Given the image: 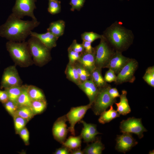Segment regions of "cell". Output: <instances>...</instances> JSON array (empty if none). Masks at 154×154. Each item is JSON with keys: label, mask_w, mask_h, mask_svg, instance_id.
I'll return each mask as SVG.
<instances>
[{"label": "cell", "mask_w": 154, "mask_h": 154, "mask_svg": "<svg viewBox=\"0 0 154 154\" xmlns=\"http://www.w3.org/2000/svg\"><path fill=\"white\" fill-rule=\"evenodd\" d=\"M40 23L37 20H23L12 13L0 29V35L9 41H25L32 31Z\"/></svg>", "instance_id": "obj_1"}, {"label": "cell", "mask_w": 154, "mask_h": 154, "mask_svg": "<svg viewBox=\"0 0 154 154\" xmlns=\"http://www.w3.org/2000/svg\"><path fill=\"white\" fill-rule=\"evenodd\" d=\"M103 35L115 51L121 52L128 49L134 38L132 31L117 21L107 28Z\"/></svg>", "instance_id": "obj_2"}, {"label": "cell", "mask_w": 154, "mask_h": 154, "mask_svg": "<svg viewBox=\"0 0 154 154\" xmlns=\"http://www.w3.org/2000/svg\"><path fill=\"white\" fill-rule=\"evenodd\" d=\"M6 47L12 59L17 64L26 67L32 63L27 42L9 41L7 43Z\"/></svg>", "instance_id": "obj_3"}, {"label": "cell", "mask_w": 154, "mask_h": 154, "mask_svg": "<svg viewBox=\"0 0 154 154\" xmlns=\"http://www.w3.org/2000/svg\"><path fill=\"white\" fill-rule=\"evenodd\" d=\"M27 43L30 54L36 63L41 65L49 59L50 49L37 38L31 36Z\"/></svg>", "instance_id": "obj_4"}, {"label": "cell", "mask_w": 154, "mask_h": 154, "mask_svg": "<svg viewBox=\"0 0 154 154\" xmlns=\"http://www.w3.org/2000/svg\"><path fill=\"white\" fill-rule=\"evenodd\" d=\"M111 46L104 37L101 39L99 44L95 48L96 68L101 69L106 68L115 52Z\"/></svg>", "instance_id": "obj_5"}, {"label": "cell", "mask_w": 154, "mask_h": 154, "mask_svg": "<svg viewBox=\"0 0 154 154\" xmlns=\"http://www.w3.org/2000/svg\"><path fill=\"white\" fill-rule=\"evenodd\" d=\"M110 86L107 85L99 89V92L92 104V109L96 115H99L110 106L116 102V99L112 98L109 95L108 90Z\"/></svg>", "instance_id": "obj_6"}, {"label": "cell", "mask_w": 154, "mask_h": 154, "mask_svg": "<svg viewBox=\"0 0 154 154\" xmlns=\"http://www.w3.org/2000/svg\"><path fill=\"white\" fill-rule=\"evenodd\" d=\"M36 1V0H16L12 13L21 19L28 16L32 20H37L34 14V11L36 8L35 3Z\"/></svg>", "instance_id": "obj_7"}, {"label": "cell", "mask_w": 154, "mask_h": 154, "mask_svg": "<svg viewBox=\"0 0 154 154\" xmlns=\"http://www.w3.org/2000/svg\"><path fill=\"white\" fill-rule=\"evenodd\" d=\"M119 127L121 132L122 133L135 134L140 139L144 136L143 132L147 131L142 124L141 118L134 117L123 120L120 122Z\"/></svg>", "instance_id": "obj_8"}, {"label": "cell", "mask_w": 154, "mask_h": 154, "mask_svg": "<svg viewBox=\"0 0 154 154\" xmlns=\"http://www.w3.org/2000/svg\"><path fill=\"white\" fill-rule=\"evenodd\" d=\"M138 66V63L136 60L130 59L117 74L115 83L119 84L127 82H133L135 79L134 74Z\"/></svg>", "instance_id": "obj_9"}, {"label": "cell", "mask_w": 154, "mask_h": 154, "mask_svg": "<svg viewBox=\"0 0 154 154\" xmlns=\"http://www.w3.org/2000/svg\"><path fill=\"white\" fill-rule=\"evenodd\" d=\"M91 107L92 105L89 104L86 105L72 107L66 115L70 124L68 130L73 135H75L74 127L76 124L81 120L88 110Z\"/></svg>", "instance_id": "obj_10"}, {"label": "cell", "mask_w": 154, "mask_h": 154, "mask_svg": "<svg viewBox=\"0 0 154 154\" xmlns=\"http://www.w3.org/2000/svg\"><path fill=\"white\" fill-rule=\"evenodd\" d=\"M21 80L14 66H11L4 70L1 82V88H5L21 86Z\"/></svg>", "instance_id": "obj_11"}, {"label": "cell", "mask_w": 154, "mask_h": 154, "mask_svg": "<svg viewBox=\"0 0 154 154\" xmlns=\"http://www.w3.org/2000/svg\"><path fill=\"white\" fill-rule=\"evenodd\" d=\"M117 135L116 139V149L119 152L125 153L138 143L130 133H124Z\"/></svg>", "instance_id": "obj_12"}, {"label": "cell", "mask_w": 154, "mask_h": 154, "mask_svg": "<svg viewBox=\"0 0 154 154\" xmlns=\"http://www.w3.org/2000/svg\"><path fill=\"white\" fill-rule=\"evenodd\" d=\"M67 119L66 115L58 118L54 123L52 129L54 138L62 144L65 141L68 131L66 122Z\"/></svg>", "instance_id": "obj_13"}, {"label": "cell", "mask_w": 154, "mask_h": 154, "mask_svg": "<svg viewBox=\"0 0 154 154\" xmlns=\"http://www.w3.org/2000/svg\"><path fill=\"white\" fill-rule=\"evenodd\" d=\"M130 59L123 56L121 52L115 51L106 68L112 70L117 74Z\"/></svg>", "instance_id": "obj_14"}, {"label": "cell", "mask_w": 154, "mask_h": 154, "mask_svg": "<svg viewBox=\"0 0 154 154\" xmlns=\"http://www.w3.org/2000/svg\"><path fill=\"white\" fill-rule=\"evenodd\" d=\"M86 94L92 106L99 92V89L90 79L78 85Z\"/></svg>", "instance_id": "obj_15"}, {"label": "cell", "mask_w": 154, "mask_h": 154, "mask_svg": "<svg viewBox=\"0 0 154 154\" xmlns=\"http://www.w3.org/2000/svg\"><path fill=\"white\" fill-rule=\"evenodd\" d=\"M95 59V50L91 52L84 51L81 53L77 61L91 73L96 68Z\"/></svg>", "instance_id": "obj_16"}, {"label": "cell", "mask_w": 154, "mask_h": 154, "mask_svg": "<svg viewBox=\"0 0 154 154\" xmlns=\"http://www.w3.org/2000/svg\"><path fill=\"white\" fill-rule=\"evenodd\" d=\"M30 36L36 37L46 47L51 49L56 46V42L58 38L49 31L43 34H39L35 32H31Z\"/></svg>", "instance_id": "obj_17"}, {"label": "cell", "mask_w": 154, "mask_h": 154, "mask_svg": "<svg viewBox=\"0 0 154 154\" xmlns=\"http://www.w3.org/2000/svg\"><path fill=\"white\" fill-rule=\"evenodd\" d=\"M127 94L126 91L122 90L121 94L119 96V102L115 103L117 107V111L120 115L125 116L131 112V109L127 98Z\"/></svg>", "instance_id": "obj_18"}, {"label": "cell", "mask_w": 154, "mask_h": 154, "mask_svg": "<svg viewBox=\"0 0 154 154\" xmlns=\"http://www.w3.org/2000/svg\"><path fill=\"white\" fill-rule=\"evenodd\" d=\"M104 149V146L100 139H97L87 146L83 151L86 154H101Z\"/></svg>", "instance_id": "obj_19"}, {"label": "cell", "mask_w": 154, "mask_h": 154, "mask_svg": "<svg viewBox=\"0 0 154 154\" xmlns=\"http://www.w3.org/2000/svg\"><path fill=\"white\" fill-rule=\"evenodd\" d=\"M120 115L117 111L114 109L112 105H111L108 110H106L101 114L98 119V121L100 123L104 124L109 122L116 118L119 117Z\"/></svg>", "instance_id": "obj_20"}, {"label": "cell", "mask_w": 154, "mask_h": 154, "mask_svg": "<svg viewBox=\"0 0 154 154\" xmlns=\"http://www.w3.org/2000/svg\"><path fill=\"white\" fill-rule=\"evenodd\" d=\"M65 27V22L63 20H59L51 22L47 31L50 32L58 38L63 34Z\"/></svg>", "instance_id": "obj_21"}, {"label": "cell", "mask_w": 154, "mask_h": 154, "mask_svg": "<svg viewBox=\"0 0 154 154\" xmlns=\"http://www.w3.org/2000/svg\"><path fill=\"white\" fill-rule=\"evenodd\" d=\"M101 70V69L96 68L90 73V79L98 89L103 88L108 85L102 75Z\"/></svg>", "instance_id": "obj_22"}, {"label": "cell", "mask_w": 154, "mask_h": 154, "mask_svg": "<svg viewBox=\"0 0 154 154\" xmlns=\"http://www.w3.org/2000/svg\"><path fill=\"white\" fill-rule=\"evenodd\" d=\"M27 87L28 93L32 101L45 100L43 93L40 89L33 86H27Z\"/></svg>", "instance_id": "obj_23"}, {"label": "cell", "mask_w": 154, "mask_h": 154, "mask_svg": "<svg viewBox=\"0 0 154 154\" xmlns=\"http://www.w3.org/2000/svg\"><path fill=\"white\" fill-rule=\"evenodd\" d=\"M82 138L80 135L78 136H71L64 142L63 145L70 151L77 148H80L82 142Z\"/></svg>", "instance_id": "obj_24"}, {"label": "cell", "mask_w": 154, "mask_h": 154, "mask_svg": "<svg viewBox=\"0 0 154 154\" xmlns=\"http://www.w3.org/2000/svg\"><path fill=\"white\" fill-rule=\"evenodd\" d=\"M66 73L68 78L77 85L81 83L76 68L74 64L69 63L67 66Z\"/></svg>", "instance_id": "obj_25"}, {"label": "cell", "mask_w": 154, "mask_h": 154, "mask_svg": "<svg viewBox=\"0 0 154 154\" xmlns=\"http://www.w3.org/2000/svg\"><path fill=\"white\" fill-rule=\"evenodd\" d=\"M31 102L28 93L27 86H23L22 91L17 99V104L19 107L23 106L31 107Z\"/></svg>", "instance_id": "obj_26"}, {"label": "cell", "mask_w": 154, "mask_h": 154, "mask_svg": "<svg viewBox=\"0 0 154 154\" xmlns=\"http://www.w3.org/2000/svg\"><path fill=\"white\" fill-rule=\"evenodd\" d=\"M14 115L19 116L28 121L35 116L31 107L28 106L19 107Z\"/></svg>", "instance_id": "obj_27"}, {"label": "cell", "mask_w": 154, "mask_h": 154, "mask_svg": "<svg viewBox=\"0 0 154 154\" xmlns=\"http://www.w3.org/2000/svg\"><path fill=\"white\" fill-rule=\"evenodd\" d=\"M23 88V86H18L5 89L7 93L9 100L17 103V99Z\"/></svg>", "instance_id": "obj_28"}, {"label": "cell", "mask_w": 154, "mask_h": 154, "mask_svg": "<svg viewBox=\"0 0 154 154\" xmlns=\"http://www.w3.org/2000/svg\"><path fill=\"white\" fill-rule=\"evenodd\" d=\"M46 106V102L45 100L32 101L31 107L35 116L43 112Z\"/></svg>", "instance_id": "obj_29"}, {"label": "cell", "mask_w": 154, "mask_h": 154, "mask_svg": "<svg viewBox=\"0 0 154 154\" xmlns=\"http://www.w3.org/2000/svg\"><path fill=\"white\" fill-rule=\"evenodd\" d=\"M74 64L76 68L81 83L90 79V73L79 63Z\"/></svg>", "instance_id": "obj_30"}, {"label": "cell", "mask_w": 154, "mask_h": 154, "mask_svg": "<svg viewBox=\"0 0 154 154\" xmlns=\"http://www.w3.org/2000/svg\"><path fill=\"white\" fill-rule=\"evenodd\" d=\"M13 117V118L15 133L16 134H18L20 131L25 127L28 121L16 115H14Z\"/></svg>", "instance_id": "obj_31"}, {"label": "cell", "mask_w": 154, "mask_h": 154, "mask_svg": "<svg viewBox=\"0 0 154 154\" xmlns=\"http://www.w3.org/2000/svg\"><path fill=\"white\" fill-rule=\"evenodd\" d=\"M143 80L149 85L154 87V66L148 68L143 76Z\"/></svg>", "instance_id": "obj_32"}, {"label": "cell", "mask_w": 154, "mask_h": 154, "mask_svg": "<svg viewBox=\"0 0 154 154\" xmlns=\"http://www.w3.org/2000/svg\"><path fill=\"white\" fill-rule=\"evenodd\" d=\"M103 37V35H100L93 32H85L81 35L82 39L83 41H86L91 43L97 39H101Z\"/></svg>", "instance_id": "obj_33"}, {"label": "cell", "mask_w": 154, "mask_h": 154, "mask_svg": "<svg viewBox=\"0 0 154 154\" xmlns=\"http://www.w3.org/2000/svg\"><path fill=\"white\" fill-rule=\"evenodd\" d=\"M60 1H56L49 0L48 12L52 15H54L59 13L61 11Z\"/></svg>", "instance_id": "obj_34"}, {"label": "cell", "mask_w": 154, "mask_h": 154, "mask_svg": "<svg viewBox=\"0 0 154 154\" xmlns=\"http://www.w3.org/2000/svg\"><path fill=\"white\" fill-rule=\"evenodd\" d=\"M3 105L6 111L12 117L19 107L16 103L9 100Z\"/></svg>", "instance_id": "obj_35"}, {"label": "cell", "mask_w": 154, "mask_h": 154, "mask_svg": "<svg viewBox=\"0 0 154 154\" xmlns=\"http://www.w3.org/2000/svg\"><path fill=\"white\" fill-rule=\"evenodd\" d=\"M80 121L83 126L86 129L89 133L93 137L96 138V136L97 135L101 134L97 131L96 125L92 123H87L84 121Z\"/></svg>", "instance_id": "obj_36"}, {"label": "cell", "mask_w": 154, "mask_h": 154, "mask_svg": "<svg viewBox=\"0 0 154 154\" xmlns=\"http://www.w3.org/2000/svg\"><path fill=\"white\" fill-rule=\"evenodd\" d=\"M80 135L82 138L83 139L84 142L86 143L92 142L96 139V138L92 136L86 129L84 126Z\"/></svg>", "instance_id": "obj_37"}, {"label": "cell", "mask_w": 154, "mask_h": 154, "mask_svg": "<svg viewBox=\"0 0 154 154\" xmlns=\"http://www.w3.org/2000/svg\"><path fill=\"white\" fill-rule=\"evenodd\" d=\"M68 56L69 60V63L73 64L78 60L80 54V53L76 52L72 50L70 47L68 49Z\"/></svg>", "instance_id": "obj_38"}, {"label": "cell", "mask_w": 154, "mask_h": 154, "mask_svg": "<svg viewBox=\"0 0 154 154\" xmlns=\"http://www.w3.org/2000/svg\"><path fill=\"white\" fill-rule=\"evenodd\" d=\"M26 145L29 144V133L27 128L25 127L22 129L18 134Z\"/></svg>", "instance_id": "obj_39"}, {"label": "cell", "mask_w": 154, "mask_h": 154, "mask_svg": "<svg viewBox=\"0 0 154 154\" xmlns=\"http://www.w3.org/2000/svg\"><path fill=\"white\" fill-rule=\"evenodd\" d=\"M85 0H71L70 4L71 5V10L74 11L75 9L80 10L83 6Z\"/></svg>", "instance_id": "obj_40"}, {"label": "cell", "mask_w": 154, "mask_h": 154, "mask_svg": "<svg viewBox=\"0 0 154 154\" xmlns=\"http://www.w3.org/2000/svg\"><path fill=\"white\" fill-rule=\"evenodd\" d=\"M116 78V74L112 70L109 69L105 73L104 79L106 82H115Z\"/></svg>", "instance_id": "obj_41"}, {"label": "cell", "mask_w": 154, "mask_h": 154, "mask_svg": "<svg viewBox=\"0 0 154 154\" xmlns=\"http://www.w3.org/2000/svg\"><path fill=\"white\" fill-rule=\"evenodd\" d=\"M70 47L74 51L80 53L84 51L82 44L78 43L76 40L73 41Z\"/></svg>", "instance_id": "obj_42"}, {"label": "cell", "mask_w": 154, "mask_h": 154, "mask_svg": "<svg viewBox=\"0 0 154 154\" xmlns=\"http://www.w3.org/2000/svg\"><path fill=\"white\" fill-rule=\"evenodd\" d=\"M84 49V51L86 52H91L95 50V48L92 47L91 43L86 41H83L82 44Z\"/></svg>", "instance_id": "obj_43"}, {"label": "cell", "mask_w": 154, "mask_h": 154, "mask_svg": "<svg viewBox=\"0 0 154 154\" xmlns=\"http://www.w3.org/2000/svg\"><path fill=\"white\" fill-rule=\"evenodd\" d=\"M108 92L110 96L113 99H116V98L120 96V95L116 88H112L110 86L108 90Z\"/></svg>", "instance_id": "obj_44"}, {"label": "cell", "mask_w": 154, "mask_h": 154, "mask_svg": "<svg viewBox=\"0 0 154 154\" xmlns=\"http://www.w3.org/2000/svg\"><path fill=\"white\" fill-rule=\"evenodd\" d=\"M9 100V97L7 92L5 90H0V102L3 104Z\"/></svg>", "instance_id": "obj_45"}, {"label": "cell", "mask_w": 154, "mask_h": 154, "mask_svg": "<svg viewBox=\"0 0 154 154\" xmlns=\"http://www.w3.org/2000/svg\"><path fill=\"white\" fill-rule=\"evenodd\" d=\"M70 151L66 147L63 146L56 149L54 153L55 154H69Z\"/></svg>", "instance_id": "obj_46"}, {"label": "cell", "mask_w": 154, "mask_h": 154, "mask_svg": "<svg viewBox=\"0 0 154 154\" xmlns=\"http://www.w3.org/2000/svg\"><path fill=\"white\" fill-rule=\"evenodd\" d=\"M70 154H84L83 151H82L80 148H77L70 151Z\"/></svg>", "instance_id": "obj_47"}, {"label": "cell", "mask_w": 154, "mask_h": 154, "mask_svg": "<svg viewBox=\"0 0 154 154\" xmlns=\"http://www.w3.org/2000/svg\"><path fill=\"white\" fill-rule=\"evenodd\" d=\"M154 150H152V151H149V154H153L154 153Z\"/></svg>", "instance_id": "obj_48"}, {"label": "cell", "mask_w": 154, "mask_h": 154, "mask_svg": "<svg viewBox=\"0 0 154 154\" xmlns=\"http://www.w3.org/2000/svg\"><path fill=\"white\" fill-rule=\"evenodd\" d=\"M51 0L53 1H59L58 0Z\"/></svg>", "instance_id": "obj_49"}]
</instances>
